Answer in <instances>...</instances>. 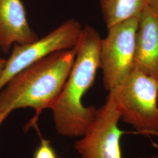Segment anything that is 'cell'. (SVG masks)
I'll return each instance as SVG.
<instances>
[{
	"mask_svg": "<svg viewBox=\"0 0 158 158\" xmlns=\"http://www.w3.org/2000/svg\"><path fill=\"white\" fill-rule=\"evenodd\" d=\"M102 38L95 29H82L76 46V56L62 91L51 108L57 132L61 135H83L96 115L97 109L85 107L83 98L93 85L100 68Z\"/></svg>",
	"mask_w": 158,
	"mask_h": 158,
	"instance_id": "1",
	"label": "cell"
},
{
	"mask_svg": "<svg viewBox=\"0 0 158 158\" xmlns=\"http://www.w3.org/2000/svg\"><path fill=\"white\" fill-rule=\"evenodd\" d=\"M76 52V47L55 52L14 76L0 90V112L31 108L36 114L31 123L36 124L42 111L51 109L61 93Z\"/></svg>",
	"mask_w": 158,
	"mask_h": 158,
	"instance_id": "2",
	"label": "cell"
},
{
	"mask_svg": "<svg viewBox=\"0 0 158 158\" xmlns=\"http://www.w3.org/2000/svg\"><path fill=\"white\" fill-rule=\"evenodd\" d=\"M120 119L137 134L158 138V80L134 68L113 90Z\"/></svg>",
	"mask_w": 158,
	"mask_h": 158,
	"instance_id": "3",
	"label": "cell"
},
{
	"mask_svg": "<svg viewBox=\"0 0 158 158\" xmlns=\"http://www.w3.org/2000/svg\"><path fill=\"white\" fill-rule=\"evenodd\" d=\"M139 15L108 28L102 39L100 68L106 90H113L135 67L136 34Z\"/></svg>",
	"mask_w": 158,
	"mask_h": 158,
	"instance_id": "4",
	"label": "cell"
},
{
	"mask_svg": "<svg viewBox=\"0 0 158 158\" xmlns=\"http://www.w3.org/2000/svg\"><path fill=\"white\" fill-rule=\"evenodd\" d=\"M82 29L79 21L72 18L33 42L13 46L0 74V90L14 76L42 58L56 51L75 48Z\"/></svg>",
	"mask_w": 158,
	"mask_h": 158,
	"instance_id": "5",
	"label": "cell"
},
{
	"mask_svg": "<svg viewBox=\"0 0 158 158\" xmlns=\"http://www.w3.org/2000/svg\"><path fill=\"white\" fill-rule=\"evenodd\" d=\"M119 120L113 94L109 92L83 135L74 143L76 151L82 158H123L120 142L127 132L119 129ZM138 158H158V156Z\"/></svg>",
	"mask_w": 158,
	"mask_h": 158,
	"instance_id": "6",
	"label": "cell"
},
{
	"mask_svg": "<svg viewBox=\"0 0 158 158\" xmlns=\"http://www.w3.org/2000/svg\"><path fill=\"white\" fill-rule=\"evenodd\" d=\"M134 68L158 80V12L150 6L139 15Z\"/></svg>",
	"mask_w": 158,
	"mask_h": 158,
	"instance_id": "7",
	"label": "cell"
},
{
	"mask_svg": "<svg viewBox=\"0 0 158 158\" xmlns=\"http://www.w3.org/2000/svg\"><path fill=\"white\" fill-rule=\"evenodd\" d=\"M38 39L29 25L22 1L0 0V50L7 53L15 44H27Z\"/></svg>",
	"mask_w": 158,
	"mask_h": 158,
	"instance_id": "8",
	"label": "cell"
},
{
	"mask_svg": "<svg viewBox=\"0 0 158 158\" xmlns=\"http://www.w3.org/2000/svg\"><path fill=\"white\" fill-rule=\"evenodd\" d=\"M149 0H100L102 14L107 28L140 15Z\"/></svg>",
	"mask_w": 158,
	"mask_h": 158,
	"instance_id": "9",
	"label": "cell"
},
{
	"mask_svg": "<svg viewBox=\"0 0 158 158\" xmlns=\"http://www.w3.org/2000/svg\"><path fill=\"white\" fill-rule=\"evenodd\" d=\"M33 158H57L55 150L49 140L41 139L40 145L36 149Z\"/></svg>",
	"mask_w": 158,
	"mask_h": 158,
	"instance_id": "10",
	"label": "cell"
},
{
	"mask_svg": "<svg viewBox=\"0 0 158 158\" xmlns=\"http://www.w3.org/2000/svg\"><path fill=\"white\" fill-rule=\"evenodd\" d=\"M11 113L7 111H4V112H0V126L2 124V123L5 121L8 115L10 114Z\"/></svg>",
	"mask_w": 158,
	"mask_h": 158,
	"instance_id": "11",
	"label": "cell"
},
{
	"mask_svg": "<svg viewBox=\"0 0 158 158\" xmlns=\"http://www.w3.org/2000/svg\"><path fill=\"white\" fill-rule=\"evenodd\" d=\"M149 6L158 12V0H149Z\"/></svg>",
	"mask_w": 158,
	"mask_h": 158,
	"instance_id": "12",
	"label": "cell"
},
{
	"mask_svg": "<svg viewBox=\"0 0 158 158\" xmlns=\"http://www.w3.org/2000/svg\"><path fill=\"white\" fill-rule=\"evenodd\" d=\"M6 59H4L3 58H0V74L1 73L2 69L5 66L6 64Z\"/></svg>",
	"mask_w": 158,
	"mask_h": 158,
	"instance_id": "13",
	"label": "cell"
}]
</instances>
